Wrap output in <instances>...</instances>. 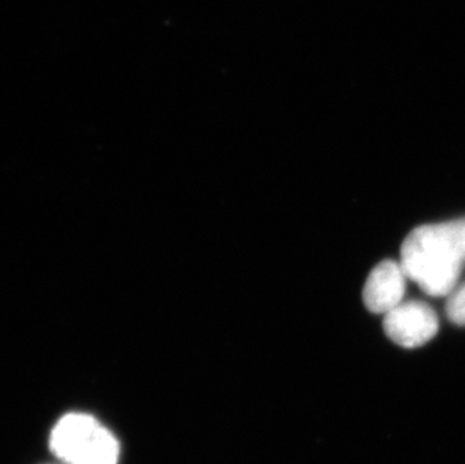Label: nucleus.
Listing matches in <instances>:
<instances>
[{
  "instance_id": "f257e3e1",
  "label": "nucleus",
  "mask_w": 465,
  "mask_h": 464,
  "mask_svg": "<svg viewBox=\"0 0 465 464\" xmlns=\"http://www.w3.org/2000/svg\"><path fill=\"white\" fill-rule=\"evenodd\" d=\"M401 267L423 293L434 298L452 293L465 267V217L410 232L401 247Z\"/></svg>"
},
{
  "instance_id": "f03ea898",
  "label": "nucleus",
  "mask_w": 465,
  "mask_h": 464,
  "mask_svg": "<svg viewBox=\"0 0 465 464\" xmlns=\"http://www.w3.org/2000/svg\"><path fill=\"white\" fill-rule=\"evenodd\" d=\"M50 448L65 464H118L119 443L114 434L95 418L70 413L59 419Z\"/></svg>"
},
{
  "instance_id": "7ed1b4c3",
  "label": "nucleus",
  "mask_w": 465,
  "mask_h": 464,
  "mask_svg": "<svg viewBox=\"0 0 465 464\" xmlns=\"http://www.w3.org/2000/svg\"><path fill=\"white\" fill-rule=\"evenodd\" d=\"M382 328L387 337L398 346L416 348L437 335L439 317L426 303H400L384 316Z\"/></svg>"
},
{
  "instance_id": "20e7f679",
  "label": "nucleus",
  "mask_w": 465,
  "mask_h": 464,
  "mask_svg": "<svg viewBox=\"0 0 465 464\" xmlns=\"http://www.w3.org/2000/svg\"><path fill=\"white\" fill-rule=\"evenodd\" d=\"M404 270L401 264L384 259L378 264L372 272L369 273L364 284L363 302L369 311L373 314L391 312L393 308L402 303L405 293Z\"/></svg>"
},
{
  "instance_id": "39448f33",
  "label": "nucleus",
  "mask_w": 465,
  "mask_h": 464,
  "mask_svg": "<svg viewBox=\"0 0 465 464\" xmlns=\"http://www.w3.org/2000/svg\"><path fill=\"white\" fill-rule=\"evenodd\" d=\"M448 298L446 312L449 320L452 321L453 325L465 326V284L453 289Z\"/></svg>"
}]
</instances>
